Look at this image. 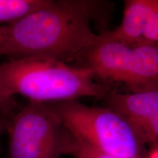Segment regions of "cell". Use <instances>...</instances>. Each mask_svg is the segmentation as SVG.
Here are the masks:
<instances>
[{
	"label": "cell",
	"instance_id": "obj_5",
	"mask_svg": "<svg viewBox=\"0 0 158 158\" xmlns=\"http://www.w3.org/2000/svg\"><path fill=\"white\" fill-rule=\"evenodd\" d=\"M7 158H61L70 133L48 104L29 101L9 118Z\"/></svg>",
	"mask_w": 158,
	"mask_h": 158
},
{
	"label": "cell",
	"instance_id": "obj_1",
	"mask_svg": "<svg viewBox=\"0 0 158 158\" xmlns=\"http://www.w3.org/2000/svg\"><path fill=\"white\" fill-rule=\"evenodd\" d=\"M106 5L97 0H48L22 21L5 26V56H41L65 63L83 58L100 40L92 23Z\"/></svg>",
	"mask_w": 158,
	"mask_h": 158
},
{
	"label": "cell",
	"instance_id": "obj_3",
	"mask_svg": "<svg viewBox=\"0 0 158 158\" xmlns=\"http://www.w3.org/2000/svg\"><path fill=\"white\" fill-rule=\"evenodd\" d=\"M77 139L118 158H145L146 142L135 126L109 107L89 106L79 100L48 103Z\"/></svg>",
	"mask_w": 158,
	"mask_h": 158
},
{
	"label": "cell",
	"instance_id": "obj_11",
	"mask_svg": "<svg viewBox=\"0 0 158 158\" xmlns=\"http://www.w3.org/2000/svg\"><path fill=\"white\" fill-rule=\"evenodd\" d=\"M15 102L14 98L6 95L0 92V115L11 116L14 112Z\"/></svg>",
	"mask_w": 158,
	"mask_h": 158
},
{
	"label": "cell",
	"instance_id": "obj_14",
	"mask_svg": "<svg viewBox=\"0 0 158 158\" xmlns=\"http://www.w3.org/2000/svg\"><path fill=\"white\" fill-rule=\"evenodd\" d=\"M145 158H158V145L152 146V149L146 155Z\"/></svg>",
	"mask_w": 158,
	"mask_h": 158
},
{
	"label": "cell",
	"instance_id": "obj_10",
	"mask_svg": "<svg viewBox=\"0 0 158 158\" xmlns=\"http://www.w3.org/2000/svg\"><path fill=\"white\" fill-rule=\"evenodd\" d=\"M142 43L158 44V7L148 23L144 31Z\"/></svg>",
	"mask_w": 158,
	"mask_h": 158
},
{
	"label": "cell",
	"instance_id": "obj_9",
	"mask_svg": "<svg viewBox=\"0 0 158 158\" xmlns=\"http://www.w3.org/2000/svg\"><path fill=\"white\" fill-rule=\"evenodd\" d=\"M66 155L73 158H118L98 151L72 135L67 147Z\"/></svg>",
	"mask_w": 158,
	"mask_h": 158
},
{
	"label": "cell",
	"instance_id": "obj_12",
	"mask_svg": "<svg viewBox=\"0 0 158 158\" xmlns=\"http://www.w3.org/2000/svg\"><path fill=\"white\" fill-rule=\"evenodd\" d=\"M5 27L0 26V56L5 55Z\"/></svg>",
	"mask_w": 158,
	"mask_h": 158
},
{
	"label": "cell",
	"instance_id": "obj_7",
	"mask_svg": "<svg viewBox=\"0 0 158 158\" xmlns=\"http://www.w3.org/2000/svg\"><path fill=\"white\" fill-rule=\"evenodd\" d=\"M158 7V0H126L120 25L100 33V40L116 41L134 45L143 41L144 31Z\"/></svg>",
	"mask_w": 158,
	"mask_h": 158
},
{
	"label": "cell",
	"instance_id": "obj_2",
	"mask_svg": "<svg viewBox=\"0 0 158 158\" xmlns=\"http://www.w3.org/2000/svg\"><path fill=\"white\" fill-rule=\"evenodd\" d=\"M94 78L88 67L72 66L51 57H22L0 64V92L40 103L105 98L106 89Z\"/></svg>",
	"mask_w": 158,
	"mask_h": 158
},
{
	"label": "cell",
	"instance_id": "obj_8",
	"mask_svg": "<svg viewBox=\"0 0 158 158\" xmlns=\"http://www.w3.org/2000/svg\"><path fill=\"white\" fill-rule=\"evenodd\" d=\"M48 0H0V26L19 23L43 7Z\"/></svg>",
	"mask_w": 158,
	"mask_h": 158
},
{
	"label": "cell",
	"instance_id": "obj_13",
	"mask_svg": "<svg viewBox=\"0 0 158 158\" xmlns=\"http://www.w3.org/2000/svg\"><path fill=\"white\" fill-rule=\"evenodd\" d=\"M10 117L9 116L0 115V137H1L4 133H6Z\"/></svg>",
	"mask_w": 158,
	"mask_h": 158
},
{
	"label": "cell",
	"instance_id": "obj_6",
	"mask_svg": "<svg viewBox=\"0 0 158 158\" xmlns=\"http://www.w3.org/2000/svg\"><path fill=\"white\" fill-rule=\"evenodd\" d=\"M105 98L107 107L125 116L137 128L146 143L158 145V89L110 92Z\"/></svg>",
	"mask_w": 158,
	"mask_h": 158
},
{
	"label": "cell",
	"instance_id": "obj_4",
	"mask_svg": "<svg viewBox=\"0 0 158 158\" xmlns=\"http://www.w3.org/2000/svg\"><path fill=\"white\" fill-rule=\"evenodd\" d=\"M83 58L95 77L123 83L131 92L158 89V44L100 40Z\"/></svg>",
	"mask_w": 158,
	"mask_h": 158
}]
</instances>
